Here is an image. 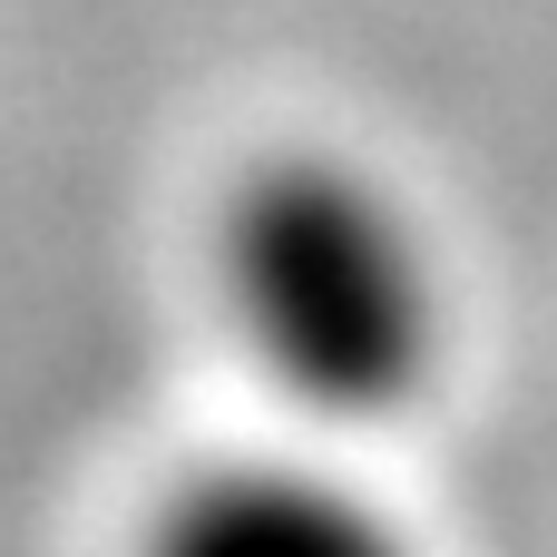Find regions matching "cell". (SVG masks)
<instances>
[{"instance_id": "2", "label": "cell", "mask_w": 557, "mask_h": 557, "mask_svg": "<svg viewBox=\"0 0 557 557\" xmlns=\"http://www.w3.org/2000/svg\"><path fill=\"white\" fill-rule=\"evenodd\" d=\"M137 557H421V539L343 470L215 460L147 509Z\"/></svg>"}, {"instance_id": "1", "label": "cell", "mask_w": 557, "mask_h": 557, "mask_svg": "<svg viewBox=\"0 0 557 557\" xmlns=\"http://www.w3.org/2000/svg\"><path fill=\"white\" fill-rule=\"evenodd\" d=\"M206 284L235 352L313 421H392L441 372V255L362 157H255L215 196Z\"/></svg>"}]
</instances>
